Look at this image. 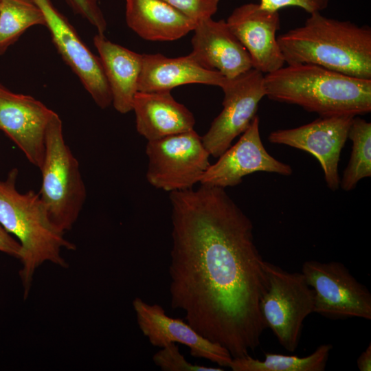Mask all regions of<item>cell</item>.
<instances>
[{"label":"cell","instance_id":"14","mask_svg":"<svg viewBox=\"0 0 371 371\" xmlns=\"http://www.w3.org/2000/svg\"><path fill=\"white\" fill-rule=\"evenodd\" d=\"M133 307L139 328L152 346L161 348L171 343L181 344L193 357L229 367L232 357L225 348L203 337L183 320L168 316L159 304L135 297Z\"/></svg>","mask_w":371,"mask_h":371},{"label":"cell","instance_id":"20","mask_svg":"<svg viewBox=\"0 0 371 371\" xmlns=\"http://www.w3.org/2000/svg\"><path fill=\"white\" fill-rule=\"evenodd\" d=\"M127 25L150 41H172L193 31L196 22L163 0H125Z\"/></svg>","mask_w":371,"mask_h":371},{"label":"cell","instance_id":"1","mask_svg":"<svg viewBox=\"0 0 371 371\" xmlns=\"http://www.w3.org/2000/svg\"><path fill=\"white\" fill-rule=\"evenodd\" d=\"M170 304L232 357L249 355L267 328L260 309L268 281L250 218L224 188L170 192Z\"/></svg>","mask_w":371,"mask_h":371},{"label":"cell","instance_id":"27","mask_svg":"<svg viewBox=\"0 0 371 371\" xmlns=\"http://www.w3.org/2000/svg\"><path fill=\"white\" fill-rule=\"evenodd\" d=\"M330 0H260L259 4L262 8L273 11H278L289 6H295L311 14L325 10Z\"/></svg>","mask_w":371,"mask_h":371},{"label":"cell","instance_id":"28","mask_svg":"<svg viewBox=\"0 0 371 371\" xmlns=\"http://www.w3.org/2000/svg\"><path fill=\"white\" fill-rule=\"evenodd\" d=\"M21 245L0 224V251L19 258Z\"/></svg>","mask_w":371,"mask_h":371},{"label":"cell","instance_id":"22","mask_svg":"<svg viewBox=\"0 0 371 371\" xmlns=\"http://www.w3.org/2000/svg\"><path fill=\"white\" fill-rule=\"evenodd\" d=\"M45 25L43 12L32 0H1L0 55L29 27Z\"/></svg>","mask_w":371,"mask_h":371},{"label":"cell","instance_id":"13","mask_svg":"<svg viewBox=\"0 0 371 371\" xmlns=\"http://www.w3.org/2000/svg\"><path fill=\"white\" fill-rule=\"evenodd\" d=\"M54 112L34 98L14 93L0 83V130L38 169L44 158L46 127Z\"/></svg>","mask_w":371,"mask_h":371},{"label":"cell","instance_id":"26","mask_svg":"<svg viewBox=\"0 0 371 371\" xmlns=\"http://www.w3.org/2000/svg\"><path fill=\"white\" fill-rule=\"evenodd\" d=\"M75 14L82 16L97 30L104 34L107 23L98 4V0H65Z\"/></svg>","mask_w":371,"mask_h":371},{"label":"cell","instance_id":"16","mask_svg":"<svg viewBox=\"0 0 371 371\" xmlns=\"http://www.w3.org/2000/svg\"><path fill=\"white\" fill-rule=\"evenodd\" d=\"M189 54L205 69L234 78L252 69L251 57L228 27L226 21L212 18L196 23Z\"/></svg>","mask_w":371,"mask_h":371},{"label":"cell","instance_id":"5","mask_svg":"<svg viewBox=\"0 0 371 371\" xmlns=\"http://www.w3.org/2000/svg\"><path fill=\"white\" fill-rule=\"evenodd\" d=\"M38 192L53 225L65 234L76 222L87 197L78 160L66 144L63 123L54 112L45 130Z\"/></svg>","mask_w":371,"mask_h":371},{"label":"cell","instance_id":"23","mask_svg":"<svg viewBox=\"0 0 371 371\" xmlns=\"http://www.w3.org/2000/svg\"><path fill=\"white\" fill-rule=\"evenodd\" d=\"M348 137L352 143V151L339 181L345 191L352 190L361 179L371 176V123L355 116Z\"/></svg>","mask_w":371,"mask_h":371},{"label":"cell","instance_id":"8","mask_svg":"<svg viewBox=\"0 0 371 371\" xmlns=\"http://www.w3.org/2000/svg\"><path fill=\"white\" fill-rule=\"evenodd\" d=\"M302 273L314 291L313 313L335 319H371V293L344 264L308 260Z\"/></svg>","mask_w":371,"mask_h":371},{"label":"cell","instance_id":"7","mask_svg":"<svg viewBox=\"0 0 371 371\" xmlns=\"http://www.w3.org/2000/svg\"><path fill=\"white\" fill-rule=\"evenodd\" d=\"M146 154L148 182L169 192L193 188L211 164L210 155L194 129L148 141Z\"/></svg>","mask_w":371,"mask_h":371},{"label":"cell","instance_id":"4","mask_svg":"<svg viewBox=\"0 0 371 371\" xmlns=\"http://www.w3.org/2000/svg\"><path fill=\"white\" fill-rule=\"evenodd\" d=\"M17 175L18 170L13 168L0 180V224L20 243V276L26 297L36 269L45 262L67 267L61 251L76 247L53 225L38 193L16 190Z\"/></svg>","mask_w":371,"mask_h":371},{"label":"cell","instance_id":"18","mask_svg":"<svg viewBox=\"0 0 371 371\" xmlns=\"http://www.w3.org/2000/svg\"><path fill=\"white\" fill-rule=\"evenodd\" d=\"M133 111L137 131L148 141L193 130L195 124L192 113L170 91H137Z\"/></svg>","mask_w":371,"mask_h":371},{"label":"cell","instance_id":"24","mask_svg":"<svg viewBox=\"0 0 371 371\" xmlns=\"http://www.w3.org/2000/svg\"><path fill=\"white\" fill-rule=\"evenodd\" d=\"M155 364L163 371H223V368L192 364L179 352L177 345L169 344L153 357Z\"/></svg>","mask_w":371,"mask_h":371},{"label":"cell","instance_id":"21","mask_svg":"<svg viewBox=\"0 0 371 371\" xmlns=\"http://www.w3.org/2000/svg\"><path fill=\"white\" fill-rule=\"evenodd\" d=\"M332 348L330 344H322L303 357L269 352L265 354L263 361L249 355L232 357L229 368L233 371H324Z\"/></svg>","mask_w":371,"mask_h":371},{"label":"cell","instance_id":"15","mask_svg":"<svg viewBox=\"0 0 371 371\" xmlns=\"http://www.w3.org/2000/svg\"><path fill=\"white\" fill-rule=\"evenodd\" d=\"M234 35L248 52L252 67L264 74L284 66V58L278 43V11L249 3L235 8L226 21Z\"/></svg>","mask_w":371,"mask_h":371},{"label":"cell","instance_id":"12","mask_svg":"<svg viewBox=\"0 0 371 371\" xmlns=\"http://www.w3.org/2000/svg\"><path fill=\"white\" fill-rule=\"evenodd\" d=\"M260 119L256 115L238 142L230 146L214 164H210L200 183L226 188L236 186L245 176L256 172L292 174L291 167L271 156L260 135Z\"/></svg>","mask_w":371,"mask_h":371},{"label":"cell","instance_id":"29","mask_svg":"<svg viewBox=\"0 0 371 371\" xmlns=\"http://www.w3.org/2000/svg\"><path fill=\"white\" fill-rule=\"evenodd\" d=\"M357 364L360 371L371 370V344L361 352L357 360Z\"/></svg>","mask_w":371,"mask_h":371},{"label":"cell","instance_id":"3","mask_svg":"<svg viewBox=\"0 0 371 371\" xmlns=\"http://www.w3.org/2000/svg\"><path fill=\"white\" fill-rule=\"evenodd\" d=\"M264 85L269 99L298 105L321 117L371 111V80L315 65H287L265 74Z\"/></svg>","mask_w":371,"mask_h":371},{"label":"cell","instance_id":"11","mask_svg":"<svg viewBox=\"0 0 371 371\" xmlns=\"http://www.w3.org/2000/svg\"><path fill=\"white\" fill-rule=\"evenodd\" d=\"M41 10L58 52L76 74L95 104L104 109L112 104L111 90L100 60L80 39L69 21L50 0H32Z\"/></svg>","mask_w":371,"mask_h":371},{"label":"cell","instance_id":"19","mask_svg":"<svg viewBox=\"0 0 371 371\" xmlns=\"http://www.w3.org/2000/svg\"><path fill=\"white\" fill-rule=\"evenodd\" d=\"M93 44L99 54L115 109L122 114L133 111L134 98L138 91L142 54L111 42L104 34H96Z\"/></svg>","mask_w":371,"mask_h":371},{"label":"cell","instance_id":"10","mask_svg":"<svg viewBox=\"0 0 371 371\" xmlns=\"http://www.w3.org/2000/svg\"><path fill=\"white\" fill-rule=\"evenodd\" d=\"M354 117L320 116L296 128L273 131L269 133L268 139L272 144L289 146L313 155L322 166L328 188L336 191L340 181L338 173L340 155L348 138Z\"/></svg>","mask_w":371,"mask_h":371},{"label":"cell","instance_id":"9","mask_svg":"<svg viewBox=\"0 0 371 371\" xmlns=\"http://www.w3.org/2000/svg\"><path fill=\"white\" fill-rule=\"evenodd\" d=\"M265 74L254 68L234 78H227L221 87L223 109L201 137L210 155L221 156L233 140L249 127L266 96Z\"/></svg>","mask_w":371,"mask_h":371},{"label":"cell","instance_id":"25","mask_svg":"<svg viewBox=\"0 0 371 371\" xmlns=\"http://www.w3.org/2000/svg\"><path fill=\"white\" fill-rule=\"evenodd\" d=\"M180 10L196 23L212 17L220 0H163Z\"/></svg>","mask_w":371,"mask_h":371},{"label":"cell","instance_id":"6","mask_svg":"<svg viewBox=\"0 0 371 371\" xmlns=\"http://www.w3.org/2000/svg\"><path fill=\"white\" fill-rule=\"evenodd\" d=\"M263 267L268 286L260 302L262 317L280 344L294 352L304 321L314 311V291L302 272H289L265 260Z\"/></svg>","mask_w":371,"mask_h":371},{"label":"cell","instance_id":"2","mask_svg":"<svg viewBox=\"0 0 371 371\" xmlns=\"http://www.w3.org/2000/svg\"><path fill=\"white\" fill-rule=\"evenodd\" d=\"M303 25L277 36L287 65L311 64L371 80V28L315 12Z\"/></svg>","mask_w":371,"mask_h":371},{"label":"cell","instance_id":"30","mask_svg":"<svg viewBox=\"0 0 371 371\" xmlns=\"http://www.w3.org/2000/svg\"><path fill=\"white\" fill-rule=\"evenodd\" d=\"M0 4H1V0H0Z\"/></svg>","mask_w":371,"mask_h":371},{"label":"cell","instance_id":"17","mask_svg":"<svg viewBox=\"0 0 371 371\" xmlns=\"http://www.w3.org/2000/svg\"><path fill=\"white\" fill-rule=\"evenodd\" d=\"M227 78L199 65L190 54L177 58L161 54H142L137 90L142 92L170 91L192 83L222 87Z\"/></svg>","mask_w":371,"mask_h":371}]
</instances>
